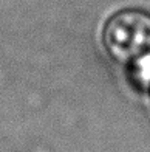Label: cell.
<instances>
[{"label": "cell", "mask_w": 150, "mask_h": 152, "mask_svg": "<svg viewBox=\"0 0 150 152\" xmlns=\"http://www.w3.org/2000/svg\"><path fill=\"white\" fill-rule=\"evenodd\" d=\"M110 56L130 68L135 82L150 81V16L128 10L113 16L104 30Z\"/></svg>", "instance_id": "6da1fadb"}]
</instances>
